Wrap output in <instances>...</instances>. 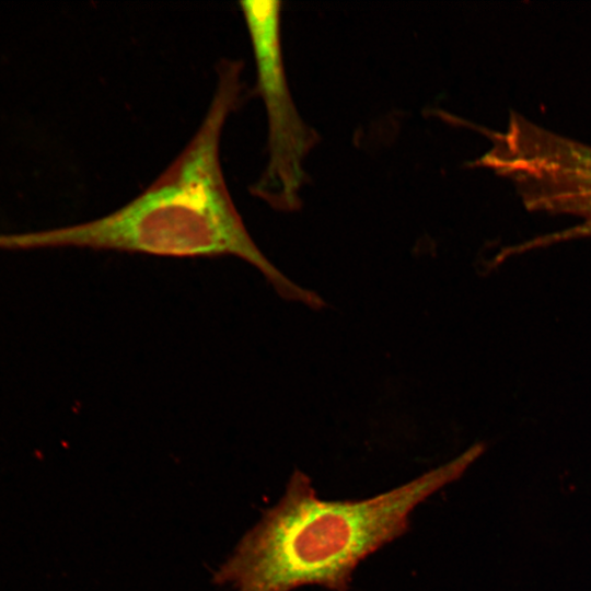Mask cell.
Masks as SVG:
<instances>
[{
    "label": "cell",
    "instance_id": "obj_3",
    "mask_svg": "<svg viewBox=\"0 0 591 591\" xmlns=\"http://www.w3.org/2000/svg\"><path fill=\"white\" fill-rule=\"evenodd\" d=\"M281 2H239L255 63V91L267 116V164L250 193L278 211L301 207L304 161L318 140L290 93L281 49Z\"/></svg>",
    "mask_w": 591,
    "mask_h": 591
},
{
    "label": "cell",
    "instance_id": "obj_1",
    "mask_svg": "<svg viewBox=\"0 0 591 591\" xmlns=\"http://www.w3.org/2000/svg\"><path fill=\"white\" fill-rule=\"evenodd\" d=\"M243 70L241 59L217 63L200 125L140 194L105 216L43 233L38 243L176 258L233 256L257 268L282 298L323 308L317 294L290 281L267 259L229 190L220 148L225 124L243 100Z\"/></svg>",
    "mask_w": 591,
    "mask_h": 591
},
{
    "label": "cell",
    "instance_id": "obj_2",
    "mask_svg": "<svg viewBox=\"0 0 591 591\" xmlns=\"http://www.w3.org/2000/svg\"><path fill=\"white\" fill-rule=\"evenodd\" d=\"M483 451L475 444L363 500L325 501L309 476L296 471L283 496L241 538L215 581L231 591H291L306 584L348 591L359 563L406 533L414 509L459 479Z\"/></svg>",
    "mask_w": 591,
    "mask_h": 591
}]
</instances>
